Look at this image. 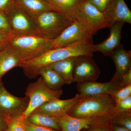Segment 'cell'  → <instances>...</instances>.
Masks as SVG:
<instances>
[{"instance_id": "1", "label": "cell", "mask_w": 131, "mask_h": 131, "mask_svg": "<svg viewBox=\"0 0 131 131\" xmlns=\"http://www.w3.org/2000/svg\"><path fill=\"white\" fill-rule=\"evenodd\" d=\"M93 39L76 42L66 47L51 49L40 56L21 62L19 67L30 79L39 75L40 69L56 62L73 57L88 56L92 57L95 51L93 48Z\"/></svg>"}, {"instance_id": "2", "label": "cell", "mask_w": 131, "mask_h": 131, "mask_svg": "<svg viewBox=\"0 0 131 131\" xmlns=\"http://www.w3.org/2000/svg\"><path fill=\"white\" fill-rule=\"evenodd\" d=\"M115 104L109 95H87L84 96L67 114L76 118H112Z\"/></svg>"}, {"instance_id": "3", "label": "cell", "mask_w": 131, "mask_h": 131, "mask_svg": "<svg viewBox=\"0 0 131 131\" xmlns=\"http://www.w3.org/2000/svg\"><path fill=\"white\" fill-rule=\"evenodd\" d=\"M52 40L39 35L9 37L8 44L19 54L21 62L40 56L51 49Z\"/></svg>"}, {"instance_id": "4", "label": "cell", "mask_w": 131, "mask_h": 131, "mask_svg": "<svg viewBox=\"0 0 131 131\" xmlns=\"http://www.w3.org/2000/svg\"><path fill=\"white\" fill-rule=\"evenodd\" d=\"M34 20L39 35L50 40L58 37L73 21L52 10L43 13Z\"/></svg>"}, {"instance_id": "5", "label": "cell", "mask_w": 131, "mask_h": 131, "mask_svg": "<svg viewBox=\"0 0 131 131\" xmlns=\"http://www.w3.org/2000/svg\"><path fill=\"white\" fill-rule=\"evenodd\" d=\"M62 90H54L47 86L42 77L34 82L30 83L26 89V96L29 99V103L26 111L22 115L26 118L37 108L45 103L60 99L63 94Z\"/></svg>"}, {"instance_id": "6", "label": "cell", "mask_w": 131, "mask_h": 131, "mask_svg": "<svg viewBox=\"0 0 131 131\" xmlns=\"http://www.w3.org/2000/svg\"><path fill=\"white\" fill-rule=\"evenodd\" d=\"M5 12L13 35L15 37L39 35L35 20L17 7L14 2Z\"/></svg>"}, {"instance_id": "7", "label": "cell", "mask_w": 131, "mask_h": 131, "mask_svg": "<svg viewBox=\"0 0 131 131\" xmlns=\"http://www.w3.org/2000/svg\"><path fill=\"white\" fill-rule=\"evenodd\" d=\"M75 20L79 21L95 34L99 30L110 28L112 25L104 13L101 12L88 0L84 1L80 6Z\"/></svg>"}, {"instance_id": "8", "label": "cell", "mask_w": 131, "mask_h": 131, "mask_svg": "<svg viewBox=\"0 0 131 131\" xmlns=\"http://www.w3.org/2000/svg\"><path fill=\"white\" fill-rule=\"evenodd\" d=\"M95 34L75 20L56 39L52 40L51 49L66 47L76 42L93 39Z\"/></svg>"}, {"instance_id": "9", "label": "cell", "mask_w": 131, "mask_h": 131, "mask_svg": "<svg viewBox=\"0 0 131 131\" xmlns=\"http://www.w3.org/2000/svg\"><path fill=\"white\" fill-rule=\"evenodd\" d=\"M28 97H17L5 88L0 80V112L8 117L22 115L28 106Z\"/></svg>"}, {"instance_id": "10", "label": "cell", "mask_w": 131, "mask_h": 131, "mask_svg": "<svg viewBox=\"0 0 131 131\" xmlns=\"http://www.w3.org/2000/svg\"><path fill=\"white\" fill-rule=\"evenodd\" d=\"M100 74V70L92 57L83 56L77 57L73 71L75 82L96 81Z\"/></svg>"}, {"instance_id": "11", "label": "cell", "mask_w": 131, "mask_h": 131, "mask_svg": "<svg viewBox=\"0 0 131 131\" xmlns=\"http://www.w3.org/2000/svg\"><path fill=\"white\" fill-rule=\"evenodd\" d=\"M111 117L76 118L66 114L59 118L61 131H81L92 127L111 122Z\"/></svg>"}, {"instance_id": "12", "label": "cell", "mask_w": 131, "mask_h": 131, "mask_svg": "<svg viewBox=\"0 0 131 131\" xmlns=\"http://www.w3.org/2000/svg\"><path fill=\"white\" fill-rule=\"evenodd\" d=\"M84 96L79 93L71 99L66 100L59 99L51 101L37 108L32 113L43 114L59 118L68 113Z\"/></svg>"}, {"instance_id": "13", "label": "cell", "mask_w": 131, "mask_h": 131, "mask_svg": "<svg viewBox=\"0 0 131 131\" xmlns=\"http://www.w3.org/2000/svg\"><path fill=\"white\" fill-rule=\"evenodd\" d=\"M77 87L78 93L84 96L110 95L113 91L122 88L119 83L112 80L105 83L98 82L96 81L85 82L78 83Z\"/></svg>"}, {"instance_id": "14", "label": "cell", "mask_w": 131, "mask_h": 131, "mask_svg": "<svg viewBox=\"0 0 131 131\" xmlns=\"http://www.w3.org/2000/svg\"><path fill=\"white\" fill-rule=\"evenodd\" d=\"M103 13L112 25L116 21L131 24V12L124 0H110Z\"/></svg>"}, {"instance_id": "15", "label": "cell", "mask_w": 131, "mask_h": 131, "mask_svg": "<svg viewBox=\"0 0 131 131\" xmlns=\"http://www.w3.org/2000/svg\"><path fill=\"white\" fill-rule=\"evenodd\" d=\"M110 56L116 68V72L112 80L119 83L123 75L131 70V51L126 50L121 44L113 51Z\"/></svg>"}, {"instance_id": "16", "label": "cell", "mask_w": 131, "mask_h": 131, "mask_svg": "<svg viewBox=\"0 0 131 131\" xmlns=\"http://www.w3.org/2000/svg\"><path fill=\"white\" fill-rule=\"evenodd\" d=\"M124 22L116 21L110 27V34L106 40L100 43L93 45L95 51H100L105 56H109L113 51L121 44V30Z\"/></svg>"}, {"instance_id": "17", "label": "cell", "mask_w": 131, "mask_h": 131, "mask_svg": "<svg viewBox=\"0 0 131 131\" xmlns=\"http://www.w3.org/2000/svg\"><path fill=\"white\" fill-rule=\"evenodd\" d=\"M45 1L52 10L58 12L74 21L80 6L85 0Z\"/></svg>"}, {"instance_id": "18", "label": "cell", "mask_w": 131, "mask_h": 131, "mask_svg": "<svg viewBox=\"0 0 131 131\" xmlns=\"http://www.w3.org/2000/svg\"><path fill=\"white\" fill-rule=\"evenodd\" d=\"M21 62L19 54L9 44L0 49V80L7 72L19 66Z\"/></svg>"}, {"instance_id": "19", "label": "cell", "mask_w": 131, "mask_h": 131, "mask_svg": "<svg viewBox=\"0 0 131 131\" xmlns=\"http://www.w3.org/2000/svg\"><path fill=\"white\" fill-rule=\"evenodd\" d=\"M14 3L34 20L43 13L52 10L45 0H15Z\"/></svg>"}, {"instance_id": "20", "label": "cell", "mask_w": 131, "mask_h": 131, "mask_svg": "<svg viewBox=\"0 0 131 131\" xmlns=\"http://www.w3.org/2000/svg\"><path fill=\"white\" fill-rule=\"evenodd\" d=\"M77 57L69 58L47 66H49L58 73L62 78L66 84H70L75 82L73 78V71Z\"/></svg>"}, {"instance_id": "21", "label": "cell", "mask_w": 131, "mask_h": 131, "mask_svg": "<svg viewBox=\"0 0 131 131\" xmlns=\"http://www.w3.org/2000/svg\"><path fill=\"white\" fill-rule=\"evenodd\" d=\"M39 75H41L47 86L53 90H61L66 84L62 77L49 66L40 69Z\"/></svg>"}, {"instance_id": "22", "label": "cell", "mask_w": 131, "mask_h": 131, "mask_svg": "<svg viewBox=\"0 0 131 131\" xmlns=\"http://www.w3.org/2000/svg\"><path fill=\"white\" fill-rule=\"evenodd\" d=\"M26 119L31 124L61 131L59 119L39 113H32Z\"/></svg>"}, {"instance_id": "23", "label": "cell", "mask_w": 131, "mask_h": 131, "mask_svg": "<svg viewBox=\"0 0 131 131\" xmlns=\"http://www.w3.org/2000/svg\"><path fill=\"white\" fill-rule=\"evenodd\" d=\"M111 123L131 131V110L121 112L113 115L111 118Z\"/></svg>"}, {"instance_id": "24", "label": "cell", "mask_w": 131, "mask_h": 131, "mask_svg": "<svg viewBox=\"0 0 131 131\" xmlns=\"http://www.w3.org/2000/svg\"><path fill=\"white\" fill-rule=\"evenodd\" d=\"M7 131H27L26 119L22 115L8 117Z\"/></svg>"}, {"instance_id": "25", "label": "cell", "mask_w": 131, "mask_h": 131, "mask_svg": "<svg viewBox=\"0 0 131 131\" xmlns=\"http://www.w3.org/2000/svg\"><path fill=\"white\" fill-rule=\"evenodd\" d=\"M110 95L116 104L121 100L131 95V84L120 89L115 90Z\"/></svg>"}, {"instance_id": "26", "label": "cell", "mask_w": 131, "mask_h": 131, "mask_svg": "<svg viewBox=\"0 0 131 131\" xmlns=\"http://www.w3.org/2000/svg\"><path fill=\"white\" fill-rule=\"evenodd\" d=\"M129 110H131V95L121 100L115 104L112 116L118 113Z\"/></svg>"}, {"instance_id": "27", "label": "cell", "mask_w": 131, "mask_h": 131, "mask_svg": "<svg viewBox=\"0 0 131 131\" xmlns=\"http://www.w3.org/2000/svg\"><path fill=\"white\" fill-rule=\"evenodd\" d=\"M0 31L9 36L13 35L6 14L0 11Z\"/></svg>"}, {"instance_id": "28", "label": "cell", "mask_w": 131, "mask_h": 131, "mask_svg": "<svg viewBox=\"0 0 131 131\" xmlns=\"http://www.w3.org/2000/svg\"><path fill=\"white\" fill-rule=\"evenodd\" d=\"M26 125L27 131H59L51 128L39 126L31 124L26 119Z\"/></svg>"}, {"instance_id": "29", "label": "cell", "mask_w": 131, "mask_h": 131, "mask_svg": "<svg viewBox=\"0 0 131 131\" xmlns=\"http://www.w3.org/2000/svg\"><path fill=\"white\" fill-rule=\"evenodd\" d=\"M101 12H104L110 0H88Z\"/></svg>"}, {"instance_id": "30", "label": "cell", "mask_w": 131, "mask_h": 131, "mask_svg": "<svg viewBox=\"0 0 131 131\" xmlns=\"http://www.w3.org/2000/svg\"><path fill=\"white\" fill-rule=\"evenodd\" d=\"M110 124L111 122L98 125L92 127L89 129H84L81 131H112L110 128Z\"/></svg>"}, {"instance_id": "31", "label": "cell", "mask_w": 131, "mask_h": 131, "mask_svg": "<svg viewBox=\"0 0 131 131\" xmlns=\"http://www.w3.org/2000/svg\"><path fill=\"white\" fill-rule=\"evenodd\" d=\"M8 117L0 112V131H7Z\"/></svg>"}, {"instance_id": "32", "label": "cell", "mask_w": 131, "mask_h": 131, "mask_svg": "<svg viewBox=\"0 0 131 131\" xmlns=\"http://www.w3.org/2000/svg\"><path fill=\"white\" fill-rule=\"evenodd\" d=\"M119 83L122 88L131 84V70L126 73L121 78Z\"/></svg>"}, {"instance_id": "33", "label": "cell", "mask_w": 131, "mask_h": 131, "mask_svg": "<svg viewBox=\"0 0 131 131\" xmlns=\"http://www.w3.org/2000/svg\"><path fill=\"white\" fill-rule=\"evenodd\" d=\"M9 37L0 31V49L8 44Z\"/></svg>"}, {"instance_id": "34", "label": "cell", "mask_w": 131, "mask_h": 131, "mask_svg": "<svg viewBox=\"0 0 131 131\" xmlns=\"http://www.w3.org/2000/svg\"><path fill=\"white\" fill-rule=\"evenodd\" d=\"M15 0H0V11L5 12Z\"/></svg>"}, {"instance_id": "35", "label": "cell", "mask_w": 131, "mask_h": 131, "mask_svg": "<svg viewBox=\"0 0 131 131\" xmlns=\"http://www.w3.org/2000/svg\"><path fill=\"white\" fill-rule=\"evenodd\" d=\"M110 128L112 131H131L129 129L119 126L110 124Z\"/></svg>"}, {"instance_id": "36", "label": "cell", "mask_w": 131, "mask_h": 131, "mask_svg": "<svg viewBox=\"0 0 131 131\" xmlns=\"http://www.w3.org/2000/svg\"></svg>"}]
</instances>
